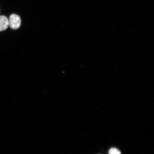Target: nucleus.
Masks as SVG:
<instances>
[{
  "label": "nucleus",
  "instance_id": "obj_1",
  "mask_svg": "<svg viewBox=\"0 0 154 154\" xmlns=\"http://www.w3.org/2000/svg\"><path fill=\"white\" fill-rule=\"evenodd\" d=\"M8 20L9 26L11 29H17L20 27L21 20L19 15L15 14H11Z\"/></svg>",
  "mask_w": 154,
  "mask_h": 154
},
{
  "label": "nucleus",
  "instance_id": "obj_2",
  "mask_svg": "<svg viewBox=\"0 0 154 154\" xmlns=\"http://www.w3.org/2000/svg\"><path fill=\"white\" fill-rule=\"evenodd\" d=\"M9 26V20L6 17L0 16V32L6 30Z\"/></svg>",
  "mask_w": 154,
  "mask_h": 154
},
{
  "label": "nucleus",
  "instance_id": "obj_3",
  "mask_svg": "<svg viewBox=\"0 0 154 154\" xmlns=\"http://www.w3.org/2000/svg\"><path fill=\"white\" fill-rule=\"evenodd\" d=\"M109 154H121V152L118 149L115 148H111L109 150Z\"/></svg>",
  "mask_w": 154,
  "mask_h": 154
}]
</instances>
